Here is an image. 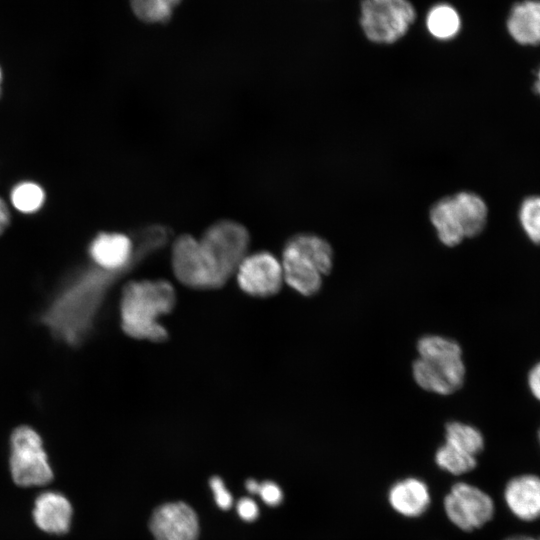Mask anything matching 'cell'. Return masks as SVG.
Returning a JSON list of instances; mask_svg holds the SVG:
<instances>
[{"label":"cell","instance_id":"obj_1","mask_svg":"<svg viewBox=\"0 0 540 540\" xmlns=\"http://www.w3.org/2000/svg\"><path fill=\"white\" fill-rule=\"evenodd\" d=\"M123 272L103 269L80 275L55 300L46 315L47 323L70 343L88 332L107 288Z\"/></svg>","mask_w":540,"mask_h":540},{"label":"cell","instance_id":"obj_2","mask_svg":"<svg viewBox=\"0 0 540 540\" xmlns=\"http://www.w3.org/2000/svg\"><path fill=\"white\" fill-rule=\"evenodd\" d=\"M174 304L175 291L167 281L129 282L120 302L122 329L136 339L163 341L167 332L158 319L169 313Z\"/></svg>","mask_w":540,"mask_h":540},{"label":"cell","instance_id":"obj_3","mask_svg":"<svg viewBox=\"0 0 540 540\" xmlns=\"http://www.w3.org/2000/svg\"><path fill=\"white\" fill-rule=\"evenodd\" d=\"M419 358L412 365L416 383L440 395L457 391L464 383L465 365L460 345L446 337L426 335L417 343Z\"/></svg>","mask_w":540,"mask_h":540},{"label":"cell","instance_id":"obj_4","mask_svg":"<svg viewBox=\"0 0 540 540\" xmlns=\"http://www.w3.org/2000/svg\"><path fill=\"white\" fill-rule=\"evenodd\" d=\"M281 266L284 281L304 296L316 294L322 285V277L333 266V249L324 238L302 233L286 243Z\"/></svg>","mask_w":540,"mask_h":540},{"label":"cell","instance_id":"obj_5","mask_svg":"<svg viewBox=\"0 0 540 540\" xmlns=\"http://www.w3.org/2000/svg\"><path fill=\"white\" fill-rule=\"evenodd\" d=\"M199 241L219 286H222L247 256L249 235L246 228L234 221H220L209 227Z\"/></svg>","mask_w":540,"mask_h":540},{"label":"cell","instance_id":"obj_6","mask_svg":"<svg viewBox=\"0 0 540 540\" xmlns=\"http://www.w3.org/2000/svg\"><path fill=\"white\" fill-rule=\"evenodd\" d=\"M416 12L408 0H362L360 24L372 42L391 44L403 37Z\"/></svg>","mask_w":540,"mask_h":540},{"label":"cell","instance_id":"obj_7","mask_svg":"<svg viewBox=\"0 0 540 540\" xmlns=\"http://www.w3.org/2000/svg\"><path fill=\"white\" fill-rule=\"evenodd\" d=\"M10 472L13 481L22 487L49 483L53 471L48 462L40 435L31 427L20 426L11 435Z\"/></svg>","mask_w":540,"mask_h":540},{"label":"cell","instance_id":"obj_8","mask_svg":"<svg viewBox=\"0 0 540 540\" xmlns=\"http://www.w3.org/2000/svg\"><path fill=\"white\" fill-rule=\"evenodd\" d=\"M443 507L449 521L465 532L482 528L495 515L493 498L481 488L462 481L451 486Z\"/></svg>","mask_w":540,"mask_h":540},{"label":"cell","instance_id":"obj_9","mask_svg":"<svg viewBox=\"0 0 540 540\" xmlns=\"http://www.w3.org/2000/svg\"><path fill=\"white\" fill-rule=\"evenodd\" d=\"M172 267L177 279L197 289L217 288L219 284L200 241L181 235L172 248Z\"/></svg>","mask_w":540,"mask_h":540},{"label":"cell","instance_id":"obj_10","mask_svg":"<svg viewBox=\"0 0 540 540\" xmlns=\"http://www.w3.org/2000/svg\"><path fill=\"white\" fill-rule=\"evenodd\" d=\"M235 274L240 288L257 297L276 294L284 281L281 262L268 252L246 256Z\"/></svg>","mask_w":540,"mask_h":540},{"label":"cell","instance_id":"obj_11","mask_svg":"<svg viewBox=\"0 0 540 540\" xmlns=\"http://www.w3.org/2000/svg\"><path fill=\"white\" fill-rule=\"evenodd\" d=\"M150 530L155 540H197L198 517L184 502L165 503L154 510Z\"/></svg>","mask_w":540,"mask_h":540},{"label":"cell","instance_id":"obj_12","mask_svg":"<svg viewBox=\"0 0 540 540\" xmlns=\"http://www.w3.org/2000/svg\"><path fill=\"white\" fill-rule=\"evenodd\" d=\"M503 499L518 520L533 522L540 519V476L525 473L510 478L505 484Z\"/></svg>","mask_w":540,"mask_h":540},{"label":"cell","instance_id":"obj_13","mask_svg":"<svg viewBox=\"0 0 540 540\" xmlns=\"http://www.w3.org/2000/svg\"><path fill=\"white\" fill-rule=\"evenodd\" d=\"M505 29L520 46H540V0L513 2L506 15Z\"/></svg>","mask_w":540,"mask_h":540},{"label":"cell","instance_id":"obj_14","mask_svg":"<svg viewBox=\"0 0 540 540\" xmlns=\"http://www.w3.org/2000/svg\"><path fill=\"white\" fill-rule=\"evenodd\" d=\"M71 517L72 506L61 493L47 491L35 499L33 519L42 531L52 534L66 533L70 528Z\"/></svg>","mask_w":540,"mask_h":540},{"label":"cell","instance_id":"obj_15","mask_svg":"<svg viewBox=\"0 0 540 540\" xmlns=\"http://www.w3.org/2000/svg\"><path fill=\"white\" fill-rule=\"evenodd\" d=\"M391 508L404 517H419L431 503L427 484L415 477H407L395 482L388 491Z\"/></svg>","mask_w":540,"mask_h":540},{"label":"cell","instance_id":"obj_16","mask_svg":"<svg viewBox=\"0 0 540 540\" xmlns=\"http://www.w3.org/2000/svg\"><path fill=\"white\" fill-rule=\"evenodd\" d=\"M430 221L438 239L448 247H454L465 239L462 223L452 195L437 200L429 212Z\"/></svg>","mask_w":540,"mask_h":540},{"label":"cell","instance_id":"obj_17","mask_svg":"<svg viewBox=\"0 0 540 540\" xmlns=\"http://www.w3.org/2000/svg\"><path fill=\"white\" fill-rule=\"evenodd\" d=\"M465 238L479 235L485 228L488 208L481 196L472 191H460L452 195Z\"/></svg>","mask_w":540,"mask_h":540},{"label":"cell","instance_id":"obj_18","mask_svg":"<svg viewBox=\"0 0 540 540\" xmlns=\"http://www.w3.org/2000/svg\"><path fill=\"white\" fill-rule=\"evenodd\" d=\"M445 443L477 457L484 449V437L474 426L458 421L448 422L445 426Z\"/></svg>","mask_w":540,"mask_h":540},{"label":"cell","instance_id":"obj_19","mask_svg":"<svg viewBox=\"0 0 540 540\" xmlns=\"http://www.w3.org/2000/svg\"><path fill=\"white\" fill-rule=\"evenodd\" d=\"M427 29L437 39L447 40L455 37L461 27L458 12L450 5L434 6L426 19Z\"/></svg>","mask_w":540,"mask_h":540},{"label":"cell","instance_id":"obj_20","mask_svg":"<svg viewBox=\"0 0 540 540\" xmlns=\"http://www.w3.org/2000/svg\"><path fill=\"white\" fill-rule=\"evenodd\" d=\"M435 462L440 469L452 475H462L475 469L477 457L444 443L435 453Z\"/></svg>","mask_w":540,"mask_h":540},{"label":"cell","instance_id":"obj_21","mask_svg":"<svg viewBox=\"0 0 540 540\" xmlns=\"http://www.w3.org/2000/svg\"><path fill=\"white\" fill-rule=\"evenodd\" d=\"M10 200L13 207L19 212L26 214L35 213L44 204L45 192L37 183L23 181L13 187L10 193Z\"/></svg>","mask_w":540,"mask_h":540},{"label":"cell","instance_id":"obj_22","mask_svg":"<svg viewBox=\"0 0 540 540\" xmlns=\"http://www.w3.org/2000/svg\"><path fill=\"white\" fill-rule=\"evenodd\" d=\"M134 14L148 23L167 22L181 0H129Z\"/></svg>","mask_w":540,"mask_h":540},{"label":"cell","instance_id":"obj_23","mask_svg":"<svg viewBox=\"0 0 540 540\" xmlns=\"http://www.w3.org/2000/svg\"><path fill=\"white\" fill-rule=\"evenodd\" d=\"M520 224L535 244H540V196L527 197L519 209Z\"/></svg>","mask_w":540,"mask_h":540},{"label":"cell","instance_id":"obj_24","mask_svg":"<svg viewBox=\"0 0 540 540\" xmlns=\"http://www.w3.org/2000/svg\"><path fill=\"white\" fill-rule=\"evenodd\" d=\"M210 487L213 492L216 504L223 510H227L232 506L233 497L226 488L223 480L218 476H213L210 479Z\"/></svg>","mask_w":540,"mask_h":540},{"label":"cell","instance_id":"obj_25","mask_svg":"<svg viewBox=\"0 0 540 540\" xmlns=\"http://www.w3.org/2000/svg\"><path fill=\"white\" fill-rule=\"evenodd\" d=\"M261 499L269 506H277L283 500V492L281 488L272 481H264L260 483L258 493Z\"/></svg>","mask_w":540,"mask_h":540},{"label":"cell","instance_id":"obj_26","mask_svg":"<svg viewBox=\"0 0 540 540\" xmlns=\"http://www.w3.org/2000/svg\"><path fill=\"white\" fill-rule=\"evenodd\" d=\"M237 513L245 521H253L259 515V508L257 503L248 497H243L237 502Z\"/></svg>","mask_w":540,"mask_h":540},{"label":"cell","instance_id":"obj_27","mask_svg":"<svg viewBox=\"0 0 540 540\" xmlns=\"http://www.w3.org/2000/svg\"><path fill=\"white\" fill-rule=\"evenodd\" d=\"M528 385L533 396L540 401V362L528 374Z\"/></svg>","mask_w":540,"mask_h":540},{"label":"cell","instance_id":"obj_28","mask_svg":"<svg viewBox=\"0 0 540 540\" xmlns=\"http://www.w3.org/2000/svg\"><path fill=\"white\" fill-rule=\"evenodd\" d=\"M10 214L7 208L6 203L2 198H0V235L6 229L9 224Z\"/></svg>","mask_w":540,"mask_h":540},{"label":"cell","instance_id":"obj_29","mask_svg":"<svg viewBox=\"0 0 540 540\" xmlns=\"http://www.w3.org/2000/svg\"><path fill=\"white\" fill-rule=\"evenodd\" d=\"M503 540H540V536H532L526 534H513Z\"/></svg>","mask_w":540,"mask_h":540},{"label":"cell","instance_id":"obj_30","mask_svg":"<svg viewBox=\"0 0 540 540\" xmlns=\"http://www.w3.org/2000/svg\"><path fill=\"white\" fill-rule=\"evenodd\" d=\"M259 486H260V483H258L254 479H249L245 483V487L247 491L250 492L251 494H257L259 490Z\"/></svg>","mask_w":540,"mask_h":540},{"label":"cell","instance_id":"obj_31","mask_svg":"<svg viewBox=\"0 0 540 540\" xmlns=\"http://www.w3.org/2000/svg\"><path fill=\"white\" fill-rule=\"evenodd\" d=\"M535 90L537 93L540 94V67H539V70L537 72V80L535 82Z\"/></svg>","mask_w":540,"mask_h":540},{"label":"cell","instance_id":"obj_32","mask_svg":"<svg viewBox=\"0 0 540 540\" xmlns=\"http://www.w3.org/2000/svg\"><path fill=\"white\" fill-rule=\"evenodd\" d=\"M2 76H3V75H2V69H1V67H0V92H1Z\"/></svg>","mask_w":540,"mask_h":540},{"label":"cell","instance_id":"obj_33","mask_svg":"<svg viewBox=\"0 0 540 540\" xmlns=\"http://www.w3.org/2000/svg\"><path fill=\"white\" fill-rule=\"evenodd\" d=\"M538 441H539V445H540V429L538 431Z\"/></svg>","mask_w":540,"mask_h":540}]
</instances>
